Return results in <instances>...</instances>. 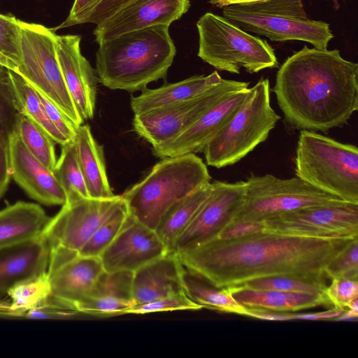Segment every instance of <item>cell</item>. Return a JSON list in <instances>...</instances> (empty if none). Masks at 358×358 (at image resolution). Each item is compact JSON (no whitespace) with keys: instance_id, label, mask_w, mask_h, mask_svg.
Returning <instances> with one entry per match:
<instances>
[{"instance_id":"44dd1931","label":"cell","mask_w":358,"mask_h":358,"mask_svg":"<svg viewBox=\"0 0 358 358\" xmlns=\"http://www.w3.org/2000/svg\"><path fill=\"white\" fill-rule=\"evenodd\" d=\"M49 262V245L42 234L0 249V293L48 273Z\"/></svg>"},{"instance_id":"4316f807","label":"cell","mask_w":358,"mask_h":358,"mask_svg":"<svg viewBox=\"0 0 358 358\" xmlns=\"http://www.w3.org/2000/svg\"><path fill=\"white\" fill-rule=\"evenodd\" d=\"M74 142L90 196L96 199L113 196L106 174L103 147L94 139L89 125L81 124L77 127Z\"/></svg>"},{"instance_id":"3957f363","label":"cell","mask_w":358,"mask_h":358,"mask_svg":"<svg viewBox=\"0 0 358 358\" xmlns=\"http://www.w3.org/2000/svg\"><path fill=\"white\" fill-rule=\"evenodd\" d=\"M166 24H157L113 37L99 43L96 73L111 90L142 91L165 78L176 49Z\"/></svg>"},{"instance_id":"f546056e","label":"cell","mask_w":358,"mask_h":358,"mask_svg":"<svg viewBox=\"0 0 358 358\" xmlns=\"http://www.w3.org/2000/svg\"><path fill=\"white\" fill-rule=\"evenodd\" d=\"M8 71L20 112L38 124L55 143L61 145L69 143L49 119L34 87L17 71Z\"/></svg>"},{"instance_id":"e575fe53","label":"cell","mask_w":358,"mask_h":358,"mask_svg":"<svg viewBox=\"0 0 358 358\" xmlns=\"http://www.w3.org/2000/svg\"><path fill=\"white\" fill-rule=\"evenodd\" d=\"M244 287L257 290H277L306 294H323L326 278H307L291 275H272L242 283Z\"/></svg>"},{"instance_id":"52a82bcc","label":"cell","mask_w":358,"mask_h":358,"mask_svg":"<svg viewBox=\"0 0 358 358\" xmlns=\"http://www.w3.org/2000/svg\"><path fill=\"white\" fill-rule=\"evenodd\" d=\"M280 119L271 105L270 82L262 78L223 129L208 143L204 152L208 166H231L264 142Z\"/></svg>"},{"instance_id":"f907efd6","label":"cell","mask_w":358,"mask_h":358,"mask_svg":"<svg viewBox=\"0 0 358 358\" xmlns=\"http://www.w3.org/2000/svg\"><path fill=\"white\" fill-rule=\"evenodd\" d=\"M0 66H4L8 69L16 71L17 66V64L10 60L9 58L6 57L4 55L0 52Z\"/></svg>"},{"instance_id":"d6986e66","label":"cell","mask_w":358,"mask_h":358,"mask_svg":"<svg viewBox=\"0 0 358 358\" xmlns=\"http://www.w3.org/2000/svg\"><path fill=\"white\" fill-rule=\"evenodd\" d=\"M8 149L11 178L31 198L47 206L65 203V192L53 172L28 150L15 131Z\"/></svg>"},{"instance_id":"2e32d148","label":"cell","mask_w":358,"mask_h":358,"mask_svg":"<svg viewBox=\"0 0 358 358\" xmlns=\"http://www.w3.org/2000/svg\"><path fill=\"white\" fill-rule=\"evenodd\" d=\"M189 0H134L93 31L98 43L157 24H170L187 12Z\"/></svg>"},{"instance_id":"8992f818","label":"cell","mask_w":358,"mask_h":358,"mask_svg":"<svg viewBox=\"0 0 358 358\" xmlns=\"http://www.w3.org/2000/svg\"><path fill=\"white\" fill-rule=\"evenodd\" d=\"M223 16L247 32L272 41H302L327 49L334 38L329 24L310 19L302 0H262L230 4Z\"/></svg>"},{"instance_id":"7bdbcfd3","label":"cell","mask_w":358,"mask_h":358,"mask_svg":"<svg viewBox=\"0 0 358 358\" xmlns=\"http://www.w3.org/2000/svg\"><path fill=\"white\" fill-rule=\"evenodd\" d=\"M79 313L48 300L42 305L25 312L22 317L32 319H62L73 317Z\"/></svg>"},{"instance_id":"9c48e42d","label":"cell","mask_w":358,"mask_h":358,"mask_svg":"<svg viewBox=\"0 0 358 358\" xmlns=\"http://www.w3.org/2000/svg\"><path fill=\"white\" fill-rule=\"evenodd\" d=\"M21 60L17 71L45 94L76 126L83 123L66 86L59 66L55 30L20 20Z\"/></svg>"},{"instance_id":"4dcf8cb0","label":"cell","mask_w":358,"mask_h":358,"mask_svg":"<svg viewBox=\"0 0 358 358\" xmlns=\"http://www.w3.org/2000/svg\"><path fill=\"white\" fill-rule=\"evenodd\" d=\"M52 172L65 192L66 202L90 197L78 163L74 141L62 145L60 156Z\"/></svg>"},{"instance_id":"f1b7e54d","label":"cell","mask_w":358,"mask_h":358,"mask_svg":"<svg viewBox=\"0 0 358 358\" xmlns=\"http://www.w3.org/2000/svg\"><path fill=\"white\" fill-rule=\"evenodd\" d=\"M182 279L187 294L203 308L247 316V308L234 299L230 287H216L187 268H185Z\"/></svg>"},{"instance_id":"d4e9b609","label":"cell","mask_w":358,"mask_h":358,"mask_svg":"<svg viewBox=\"0 0 358 358\" xmlns=\"http://www.w3.org/2000/svg\"><path fill=\"white\" fill-rule=\"evenodd\" d=\"M50 217L38 204L17 201L0 210V249L41 236Z\"/></svg>"},{"instance_id":"277c9868","label":"cell","mask_w":358,"mask_h":358,"mask_svg":"<svg viewBox=\"0 0 358 358\" xmlns=\"http://www.w3.org/2000/svg\"><path fill=\"white\" fill-rule=\"evenodd\" d=\"M210 180L206 165L196 155L166 157L121 196L130 215L155 230L173 203Z\"/></svg>"},{"instance_id":"836d02e7","label":"cell","mask_w":358,"mask_h":358,"mask_svg":"<svg viewBox=\"0 0 358 358\" xmlns=\"http://www.w3.org/2000/svg\"><path fill=\"white\" fill-rule=\"evenodd\" d=\"M129 216L127 203L122 198L117 207L80 250L78 255L99 257L124 227Z\"/></svg>"},{"instance_id":"ffe728a7","label":"cell","mask_w":358,"mask_h":358,"mask_svg":"<svg viewBox=\"0 0 358 358\" xmlns=\"http://www.w3.org/2000/svg\"><path fill=\"white\" fill-rule=\"evenodd\" d=\"M103 271L99 257L77 255L48 273V300L78 311L76 306L88 296Z\"/></svg>"},{"instance_id":"6da1fadb","label":"cell","mask_w":358,"mask_h":358,"mask_svg":"<svg viewBox=\"0 0 358 358\" xmlns=\"http://www.w3.org/2000/svg\"><path fill=\"white\" fill-rule=\"evenodd\" d=\"M358 238H324L263 231L234 240L212 239L179 252L180 262L218 287L266 276L326 278L327 266Z\"/></svg>"},{"instance_id":"b9f144b4","label":"cell","mask_w":358,"mask_h":358,"mask_svg":"<svg viewBox=\"0 0 358 358\" xmlns=\"http://www.w3.org/2000/svg\"><path fill=\"white\" fill-rule=\"evenodd\" d=\"M264 231L262 222H231L225 226L215 238L224 241L234 240Z\"/></svg>"},{"instance_id":"5bb4252c","label":"cell","mask_w":358,"mask_h":358,"mask_svg":"<svg viewBox=\"0 0 358 358\" xmlns=\"http://www.w3.org/2000/svg\"><path fill=\"white\" fill-rule=\"evenodd\" d=\"M245 194V181L212 182L210 195L176 239L173 252L188 251L214 239L233 220Z\"/></svg>"},{"instance_id":"1f68e13d","label":"cell","mask_w":358,"mask_h":358,"mask_svg":"<svg viewBox=\"0 0 358 358\" xmlns=\"http://www.w3.org/2000/svg\"><path fill=\"white\" fill-rule=\"evenodd\" d=\"M15 132L28 150L48 169L53 171L57 159L54 145L55 142L50 136L22 112L17 115Z\"/></svg>"},{"instance_id":"f35d334b","label":"cell","mask_w":358,"mask_h":358,"mask_svg":"<svg viewBox=\"0 0 358 358\" xmlns=\"http://www.w3.org/2000/svg\"><path fill=\"white\" fill-rule=\"evenodd\" d=\"M328 279L358 280V239L340 252L326 267Z\"/></svg>"},{"instance_id":"8d00e7d4","label":"cell","mask_w":358,"mask_h":358,"mask_svg":"<svg viewBox=\"0 0 358 358\" xmlns=\"http://www.w3.org/2000/svg\"><path fill=\"white\" fill-rule=\"evenodd\" d=\"M201 308H203L202 306L195 303L185 291H183L151 302L134 304L127 310V314H146L184 310H196Z\"/></svg>"},{"instance_id":"9a60e30c","label":"cell","mask_w":358,"mask_h":358,"mask_svg":"<svg viewBox=\"0 0 358 358\" xmlns=\"http://www.w3.org/2000/svg\"><path fill=\"white\" fill-rule=\"evenodd\" d=\"M168 252L155 230L129 214L124 227L99 257L106 271L134 272Z\"/></svg>"},{"instance_id":"f6af8a7d","label":"cell","mask_w":358,"mask_h":358,"mask_svg":"<svg viewBox=\"0 0 358 358\" xmlns=\"http://www.w3.org/2000/svg\"><path fill=\"white\" fill-rule=\"evenodd\" d=\"M101 0H74L66 19L57 28L83 24L84 20Z\"/></svg>"},{"instance_id":"ee69618b","label":"cell","mask_w":358,"mask_h":358,"mask_svg":"<svg viewBox=\"0 0 358 358\" xmlns=\"http://www.w3.org/2000/svg\"><path fill=\"white\" fill-rule=\"evenodd\" d=\"M134 1L101 0L88 14L83 23H93L97 25Z\"/></svg>"},{"instance_id":"74e56055","label":"cell","mask_w":358,"mask_h":358,"mask_svg":"<svg viewBox=\"0 0 358 358\" xmlns=\"http://www.w3.org/2000/svg\"><path fill=\"white\" fill-rule=\"evenodd\" d=\"M0 52L17 66L21 60V28L20 20L0 14Z\"/></svg>"},{"instance_id":"7c38bea8","label":"cell","mask_w":358,"mask_h":358,"mask_svg":"<svg viewBox=\"0 0 358 358\" xmlns=\"http://www.w3.org/2000/svg\"><path fill=\"white\" fill-rule=\"evenodd\" d=\"M249 82L222 79L199 95L180 103L134 115L133 127L152 148L168 143L196 122L213 106Z\"/></svg>"},{"instance_id":"d6a6232c","label":"cell","mask_w":358,"mask_h":358,"mask_svg":"<svg viewBox=\"0 0 358 358\" xmlns=\"http://www.w3.org/2000/svg\"><path fill=\"white\" fill-rule=\"evenodd\" d=\"M7 294L11 299L5 316L22 317L27 311L46 302L50 296L48 273L22 282Z\"/></svg>"},{"instance_id":"816d5d0a","label":"cell","mask_w":358,"mask_h":358,"mask_svg":"<svg viewBox=\"0 0 358 358\" xmlns=\"http://www.w3.org/2000/svg\"><path fill=\"white\" fill-rule=\"evenodd\" d=\"M8 305H4L0 303V316L5 315L8 310Z\"/></svg>"},{"instance_id":"bcb514c9","label":"cell","mask_w":358,"mask_h":358,"mask_svg":"<svg viewBox=\"0 0 358 358\" xmlns=\"http://www.w3.org/2000/svg\"><path fill=\"white\" fill-rule=\"evenodd\" d=\"M10 178L8 143L0 140V198L6 191Z\"/></svg>"},{"instance_id":"60d3db41","label":"cell","mask_w":358,"mask_h":358,"mask_svg":"<svg viewBox=\"0 0 358 358\" xmlns=\"http://www.w3.org/2000/svg\"><path fill=\"white\" fill-rule=\"evenodd\" d=\"M40 98L45 110L56 128L69 142L74 141L77 127L45 94L34 87Z\"/></svg>"},{"instance_id":"ac0fdd59","label":"cell","mask_w":358,"mask_h":358,"mask_svg":"<svg viewBox=\"0 0 358 358\" xmlns=\"http://www.w3.org/2000/svg\"><path fill=\"white\" fill-rule=\"evenodd\" d=\"M248 90L249 87L227 96L176 138L153 147L154 155L163 158L203 152L208 143L223 129L241 106Z\"/></svg>"},{"instance_id":"d590c367","label":"cell","mask_w":358,"mask_h":358,"mask_svg":"<svg viewBox=\"0 0 358 358\" xmlns=\"http://www.w3.org/2000/svg\"><path fill=\"white\" fill-rule=\"evenodd\" d=\"M16 101L8 69L0 66V140L8 143L15 131L18 113Z\"/></svg>"},{"instance_id":"30bf717a","label":"cell","mask_w":358,"mask_h":358,"mask_svg":"<svg viewBox=\"0 0 358 358\" xmlns=\"http://www.w3.org/2000/svg\"><path fill=\"white\" fill-rule=\"evenodd\" d=\"M245 182L243 204L231 222H262L289 211L345 201L296 176L282 179L272 174L251 173Z\"/></svg>"},{"instance_id":"4fadbf2b","label":"cell","mask_w":358,"mask_h":358,"mask_svg":"<svg viewBox=\"0 0 358 358\" xmlns=\"http://www.w3.org/2000/svg\"><path fill=\"white\" fill-rule=\"evenodd\" d=\"M266 232L324 238H358V203L306 207L262 221Z\"/></svg>"},{"instance_id":"5b68a950","label":"cell","mask_w":358,"mask_h":358,"mask_svg":"<svg viewBox=\"0 0 358 358\" xmlns=\"http://www.w3.org/2000/svg\"><path fill=\"white\" fill-rule=\"evenodd\" d=\"M296 176L343 200L358 203V148L318 132L301 130Z\"/></svg>"},{"instance_id":"7dc6e473","label":"cell","mask_w":358,"mask_h":358,"mask_svg":"<svg viewBox=\"0 0 358 358\" xmlns=\"http://www.w3.org/2000/svg\"><path fill=\"white\" fill-rule=\"evenodd\" d=\"M345 310L338 309L334 307L329 310L318 313L292 314V320H335Z\"/></svg>"},{"instance_id":"484cf974","label":"cell","mask_w":358,"mask_h":358,"mask_svg":"<svg viewBox=\"0 0 358 358\" xmlns=\"http://www.w3.org/2000/svg\"><path fill=\"white\" fill-rule=\"evenodd\" d=\"M230 287L234 299L247 309L289 313L329 305L324 294L257 290L241 285Z\"/></svg>"},{"instance_id":"cb8c5ba5","label":"cell","mask_w":358,"mask_h":358,"mask_svg":"<svg viewBox=\"0 0 358 358\" xmlns=\"http://www.w3.org/2000/svg\"><path fill=\"white\" fill-rule=\"evenodd\" d=\"M222 79L215 71L207 76H192L156 89L145 88L139 95L131 97V108L137 115L185 101L199 95Z\"/></svg>"},{"instance_id":"8fae6325","label":"cell","mask_w":358,"mask_h":358,"mask_svg":"<svg viewBox=\"0 0 358 358\" xmlns=\"http://www.w3.org/2000/svg\"><path fill=\"white\" fill-rule=\"evenodd\" d=\"M122 199L121 195L82 198L66 202L50 220L42 235L50 248V273L78 255L99 225Z\"/></svg>"},{"instance_id":"83f0119b","label":"cell","mask_w":358,"mask_h":358,"mask_svg":"<svg viewBox=\"0 0 358 358\" xmlns=\"http://www.w3.org/2000/svg\"><path fill=\"white\" fill-rule=\"evenodd\" d=\"M212 182L206 183L173 203L160 219L155 231L169 252L187 227L201 205L210 195Z\"/></svg>"},{"instance_id":"681fc988","label":"cell","mask_w":358,"mask_h":358,"mask_svg":"<svg viewBox=\"0 0 358 358\" xmlns=\"http://www.w3.org/2000/svg\"><path fill=\"white\" fill-rule=\"evenodd\" d=\"M358 312L353 311L350 309H346L340 316L335 320L344 321V320H357Z\"/></svg>"},{"instance_id":"7a4b0ae2","label":"cell","mask_w":358,"mask_h":358,"mask_svg":"<svg viewBox=\"0 0 358 358\" xmlns=\"http://www.w3.org/2000/svg\"><path fill=\"white\" fill-rule=\"evenodd\" d=\"M272 91L289 127L327 133L358 110V64L338 50L304 46L280 66Z\"/></svg>"},{"instance_id":"ba28073f","label":"cell","mask_w":358,"mask_h":358,"mask_svg":"<svg viewBox=\"0 0 358 358\" xmlns=\"http://www.w3.org/2000/svg\"><path fill=\"white\" fill-rule=\"evenodd\" d=\"M198 56L217 70L255 73L278 66L273 48L266 41L237 27L224 16L206 13L196 22Z\"/></svg>"},{"instance_id":"7402d4cb","label":"cell","mask_w":358,"mask_h":358,"mask_svg":"<svg viewBox=\"0 0 358 358\" xmlns=\"http://www.w3.org/2000/svg\"><path fill=\"white\" fill-rule=\"evenodd\" d=\"M178 254L168 252L134 272L132 294L135 304L151 302L185 291Z\"/></svg>"},{"instance_id":"603a6c76","label":"cell","mask_w":358,"mask_h":358,"mask_svg":"<svg viewBox=\"0 0 358 358\" xmlns=\"http://www.w3.org/2000/svg\"><path fill=\"white\" fill-rule=\"evenodd\" d=\"M134 272L103 271L88 296L76 308L79 313L96 317L127 314L135 303L132 294Z\"/></svg>"},{"instance_id":"ab89813d","label":"cell","mask_w":358,"mask_h":358,"mask_svg":"<svg viewBox=\"0 0 358 358\" xmlns=\"http://www.w3.org/2000/svg\"><path fill=\"white\" fill-rule=\"evenodd\" d=\"M323 294L329 304L334 308L345 310L351 301L358 299V280L332 278Z\"/></svg>"},{"instance_id":"e0dca14e","label":"cell","mask_w":358,"mask_h":358,"mask_svg":"<svg viewBox=\"0 0 358 358\" xmlns=\"http://www.w3.org/2000/svg\"><path fill=\"white\" fill-rule=\"evenodd\" d=\"M80 41L78 35H57L56 49L66 86L84 121L94 114L98 78L81 53Z\"/></svg>"},{"instance_id":"c3c4849f","label":"cell","mask_w":358,"mask_h":358,"mask_svg":"<svg viewBox=\"0 0 358 358\" xmlns=\"http://www.w3.org/2000/svg\"><path fill=\"white\" fill-rule=\"evenodd\" d=\"M262 0H210V3L215 6L223 8L233 3L250 2Z\"/></svg>"}]
</instances>
